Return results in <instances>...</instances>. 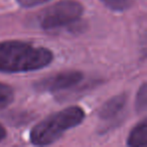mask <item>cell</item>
<instances>
[{
  "mask_svg": "<svg viewBox=\"0 0 147 147\" xmlns=\"http://www.w3.org/2000/svg\"><path fill=\"white\" fill-rule=\"evenodd\" d=\"M147 106V89L146 84H142L140 89L138 90L136 97V101H135V107H136L137 112H144L146 110Z\"/></svg>",
  "mask_w": 147,
  "mask_h": 147,
  "instance_id": "9c48e42d",
  "label": "cell"
},
{
  "mask_svg": "<svg viewBox=\"0 0 147 147\" xmlns=\"http://www.w3.org/2000/svg\"><path fill=\"white\" fill-rule=\"evenodd\" d=\"M127 102V96L125 94H121L114 98L107 101L103 107L101 108L99 115L101 119L104 120H110L113 119L124 109Z\"/></svg>",
  "mask_w": 147,
  "mask_h": 147,
  "instance_id": "5b68a950",
  "label": "cell"
},
{
  "mask_svg": "<svg viewBox=\"0 0 147 147\" xmlns=\"http://www.w3.org/2000/svg\"><path fill=\"white\" fill-rule=\"evenodd\" d=\"M82 79L83 74L81 71H65L37 81L34 84V89L38 92H59L71 88Z\"/></svg>",
  "mask_w": 147,
  "mask_h": 147,
  "instance_id": "277c9868",
  "label": "cell"
},
{
  "mask_svg": "<svg viewBox=\"0 0 147 147\" xmlns=\"http://www.w3.org/2000/svg\"><path fill=\"white\" fill-rule=\"evenodd\" d=\"M14 93L11 87L0 83V109L5 108L13 102Z\"/></svg>",
  "mask_w": 147,
  "mask_h": 147,
  "instance_id": "52a82bcc",
  "label": "cell"
},
{
  "mask_svg": "<svg viewBox=\"0 0 147 147\" xmlns=\"http://www.w3.org/2000/svg\"><path fill=\"white\" fill-rule=\"evenodd\" d=\"M101 1L105 6L115 11L126 10L134 2V0H101Z\"/></svg>",
  "mask_w": 147,
  "mask_h": 147,
  "instance_id": "ba28073f",
  "label": "cell"
},
{
  "mask_svg": "<svg viewBox=\"0 0 147 147\" xmlns=\"http://www.w3.org/2000/svg\"><path fill=\"white\" fill-rule=\"evenodd\" d=\"M16 1L22 7H34L47 2V1H51V0H16Z\"/></svg>",
  "mask_w": 147,
  "mask_h": 147,
  "instance_id": "30bf717a",
  "label": "cell"
},
{
  "mask_svg": "<svg viewBox=\"0 0 147 147\" xmlns=\"http://www.w3.org/2000/svg\"><path fill=\"white\" fill-rule=\"evenodd\" d=\"M5 137H6V130L2 125H0V141H2Z\"/></svg>",
  "mask_w": 147,
  "mask_h": 147,
  "instance_id": "8fae6325",
  "label": "cell"
},
{
  "mask_svg": "<svg viewBox=\"0 0 147 147\" xmlns=\"http://www.w3.org/2000/svg\"><path fill=\"white\" fill-rule=\"evenodd\" d=\"M127 144L131 147H145L147 145V121L143 119L130 132Z\"/></svg>",
  "mask_w": 147,
  "mask_h": 147,
  "instance_id": "8992f818",
  "label": "cell"
},
{
  "mask_svg": "<svg viewBox=\"0 0 147 147\" xmlns=\"http://www.w3.org/2000/svg\"><path fill=\"white\" fill-rule=\"evenodd\" d=\"M83 6L75 0H61L39 13V26L45 30L57 29L76 23L83 14Z\"/></svg>",
  "mask_w": 147,
  "mask_h": 147,
  "instance_id": "3957f363",
  "label": "cell"
},
{
  "mask_svg": "<svg viewBox=\"0 0 147 147\" xmlns=\"http://www.w3.org/2000/svg\"><path fill=\"white\" fill-rule=\"evenodd\" d=\"M53 55L45 47L18 40L0 41V71L25 73L40 69L53 61Z\"/></svg>",
  "mask_w": 147,
  "mask_h": 147,
  "instance_id": "6da1fadb",
  "label": "cell"
},
{
  "mask_svg": "<svg viewBox=\"0 0 147 147\" xmlns=\"http://www.w3.org/2000/svg\"><path fill=\"white\" fill-rule=\"evenodd\" d=\"M85 118V112L78 106H71L49 115L36 124L30 132L34 145H49L55 142L69 129L78 126Z\"/></svg>",
  "mask_w": 147,
  "mask_h": 147,
  "instance_id": "7a4b0ae2",
  "label": "cell"
}]
</instances>
